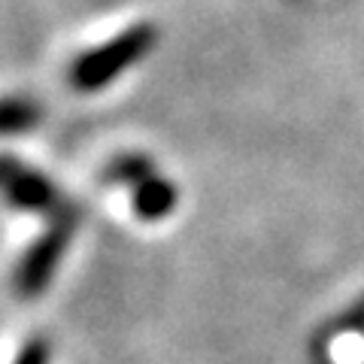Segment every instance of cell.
Instances as JSON below:
<instances>
[{"label": "cell", "mask_w": 364, "mask_h": 364, "mask_svg": "<svg viewBox=\"0 0 364 364\" xmlns=\"http://www.w3.org/2000/svg\"><path fill=\"white\" fill-rule=\"evenodd\" d=\"M0 198L9 207L25 210V213L55 215L64 207L61 191L49 176H43L37 167H31L4 152H0Z\"/></svg>", "instance_id": "cell-3"}, {"label": "cell", "mask_w": 364, "mask_h": 364, "mask_svg": "<svg viewBox=\"0 0 364 364\" xmlns=\"http://www.w3.org/2000/svg\"><path fill=\"white\" fill-rule=\"evenodd\" d=\"M158 43V28L152 21H136L128 31L109 37L107 43L95 46V49L82 52L70 64V85L79 91H100L109 82L131 70L134 64H140L146 55L155 49Z\"/></svg>", "instance_id": "cell-1"}, {"label": "cell", "mask_w": 364, "mask_h": 364, "mask_svg": "<svg viewBox=\"0 0 364 364\" xmlns=\"http://www.w3.org/2000/svg\"><path fill=\"white\" fill-rule=\"evenodd\" d=\"M107 176L112 182H124V186L136 188L140 182H146L149 176H155V161L149 155H140V152H131V155H122L109 164Z\"/></svg>", "instance_id": "cell-6"}, {"label": "cell", "mask_w": 364, "mask_h": 364, "mask_svg": "<svg viewBox=\"0 0 364 364\" xmlns=\"http://www.w3.org/2000/svg\"><path fill=\"white\" fill-rule=\"evenodd\" d=\"M176 203H179L176 182H170V179L158 176V173L134 188V213L140 215L143 222H161V219H167V215L176 210Z\"/></svg>", "instance_id": "cell-4"}, {"label": "cell", "mask_w": 364, "mask_h": 364, "mask_svg": "<svg viewBox=\"0 0 364 364\" xmlns=\"http://www.w3.org/2000/svg\"><path fill=\"white\" fill-rule=\"evenodd\" d=\"M49 358H52V346L46 343V337H31L18 349L16 364H49Z\"/></svg>", "instance_id": "cell-7"}, {"label": "cell", "mask_w": 364, "mask_h": 364, "mask_svg": "<svg viewBox=\"0 0 364 364\" xmlns=\"http://www.w3.org/2000/svg\"><path fill=\"white\" fill-rule=\"evenodd\" d=\"M79 219H82V213L73 203H64L58 213L49 215L46 231L28 246V252L18 258V267L13 273V289L18 298H40L46 291L73 243Z\"/></svg>", "instance_id": "cell-2"}, {"label": "cell", "mask_w": 364, "mask_h": 364, "mask_svg": "<svg viewBox=\"0 0 364 364\" xmlns=\"http://www.w3.org/2000/svg\"><path fill=\"white\" fill-rule=\"evenodd\" d=\"M43 119L40 104L28 97H0V136L33 131Z\"/></svg>", "instance_id": "cell-5"}]
</instances>
